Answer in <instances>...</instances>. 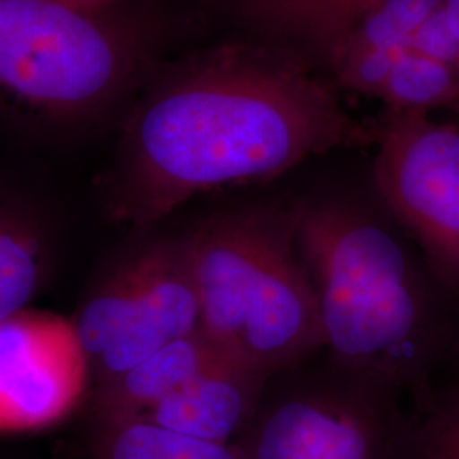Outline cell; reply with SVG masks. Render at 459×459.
Here are the masks:
<instances>
[{
  "label": "cell",
  "instance_id": "6da1fadb",
  "mask_svg": "<svg viewBox=\"0 0 459 459\" xmlns=\"http://www.w3.org/2000/svg\"><path fill=\"white\" fill-rule=\"evenodd\" d=\"M368 132L325 83L220 53L157 83L128 119L104 186L109 220L155 227L186 201L263 181Z\"/></svg>",
  "mask_w": 459,
  "mask_h": 459
},
{
  "label": "cell",
  "instance_id": "7a4b0ae2",
  "mask_svg": "<svg viewBox=\"0 0 459 459\" xmlns=\"http://www.w3.org/2000/svg\"><path fill=\"white\" fill-rule=\"evenodd\" d=\"M295 208L296 240L318 298L330 364L411 396L451 371L459 308L419 248L341 201Z\"/></svg>",
  "mask_w": 459,
  "mask_h": 459
},
{
  "label": "cell",
  "instance_id": "3957f363",
  "mask_svg": "<svg viewBox=\"0 0 459 459\" xmlns=\"http://www.w3.org/2000/svg\"><path fill=\"white\" fill-rule=\"evenodd\" d=\"M184 242L201 328L238 361L276 377L325 345L295 208L214 213L184 231Z\"/></svg>",
  "mask_w": 459,
  "mask_h": 459
},
{
  "label": "cell",
  "instance_id": "277c9868",
  "mask_svg": "<svg viewBox=\"0 0 459 459\" xmlns=\"http://www.w3.org/2000/svg\"><path fill=\"white\" fill-rule=\"evenodd\" d=\"M132 34L87 0H0V106L53 128L106 115L132 81Z\"/></svg>",
  "mask_w": 459,
  "mask_h": 459
},
{
  "label": "cell",
  "instance_id": "5b68a950",
  "mask_svg": "<svg viewBox=\"0 0 459 459\" xmlns=\"http://www.w3.org/2000/svg\"><path fill=\"white\" fill-rule=\"evenodd\" d=\"M136 233L99 263L70 325L94 388L201 327L184 233Z\"/></svg>",
  "mask_w": 459,
  "mask_h": 459
},
{
  "label": "cell",
  "instance_id": "8992f818",
  "mask_svg": "<svg viewBox=\"0 0 459 459\" xmlns=\"http://www.w3.org/2000/svg\"><path fill=\"white\" fill-rule=\"evenodd\" d=\"M402 396L335 366L301 385L274 390L269 381L235 443L248 459H405L411 409Z\"/></svg>",
  "mask_w": 459,
  "mask_h": 459
},
{
  "label": "cell",
  "instance_id": "52a82bcc",
  "mask_svg": "<svg viewBox=\"0 0 459 459\" xmlns=\"http://www.w3.org/2000/svg\"><path fill=\"white\" fill-rule=\"evenodd\" d=\"M377 143V191L459 308V123L388 109Z\"/></svg>",
  "mask_w": 459,
  "mask_h": 459
},
{
  "label": "cell",
  "instance_id": "ba28073f",
  "mask_svg": "<svg viewBox=\"0 0 459 459\" xmlns=\"http://www.w3.org/2000/svg\"><path fill=\"white\" fill-rule=\"evenodd\" d=\"M82 354L72 327L24 312L0 325V430H28L60 420L75 405Z\"/></svg>",
  "mask_w": 459,
  "mask_h": 459
},
{
  "label": "cell",
  "instance_id": "9c48e42d",
  "mask_svg": "<svg viewBox=\"0 0 459 459\" xmlns=\"http://www.w3.org/2000/svg\"><path fill=\"white\" fill-rule=\"evenodd\" d=\"M65 227L47 201L0 181V325L41 295L58 274Z\"/></svg>",
  "mask_w": 459,
  "mask_h": 459
},
{
  "label": "cell",
  "instance_id": "30bf717a",
  "mask_svg": "<svg viewBox=\"0 0 459 459\" xmlns=\"http://www.w3.org/2000/svg\"><path fill=\"white\" fill-rule=\"evenodd\" d=\"M273 377L244 362L230 361L136 419L210 443H235L254 419Z\"/></svg>",
  "mask_w": 459,
  "mask_h": 459
},
{
  "label": "cell",
  "instance_id": "8fae6325",
  "mask_svg": "<svg viewBox=\"0 0 459 459\" xmlns=\"http://www.w3.org/2000/svg\"><path fill=\"white\" fill-rule=\"evenodd\" d=\"M230 361L238 359L199 327L92 388V417L94 420L143 417L170 394Z\"/></svg>",
  "mask_w": 459,
  "mask_h": 459
},
{
  "label": "cell",
  "instance_id": "7c38bea8",
  "mask_svg": "<svg viewBox=\"0 0 459 459\" xmlns=\"http://www.w3.org/2000/svg\"><path fill=\"white\" fill-rule=\"evenodd\" d=\"M94 459H248L237 443L182 436L143 419L94 420Z\"/></svg>",
  "mask_w": 459,
  "mask_h": 459
},
{
  "label": "cell",
  "instance_id": "4fadbf2b",
  "mask_svg": "<svg viewBox=\"0 0 459 459\" xmlns=\"http://www.w3.org/2000/svg\"><path fill=\"white\" fill-rule=\"evenodd\" d=\"M377 98L390 109H432L451 108L459 113V72L453 66L405 49L396 60Z\"/></svg>",
  "mask_w": 459,
  "mask_h": 459
},
{
  "label": "cell",
  "instance_id": "5bb4252c",
  "mask_svg": "<svg viewBox=\"0 0 459 459\" xmlns=\"http://www.w3.org/2000/svg\"><path fill=\"white\" fill-rule=\"evenodd\" d=\"M405 459H459V377L411 403Z\"/></svg>",
  "mask_w": 459,
  "mask_h": 459
},
{
  "label": "cell",
  "instance_id": "9a60e30c",
  "mask_svg": "<svg viewBox=\"0 0 459 459\" xmlns=\"http://www.w3.org/2000/svg\"><path fill=\"white\" fill-rule=\"evenodd\" d=\"M446 0H381L362 14L330 48H409L419 28Z\"/></svg>",
  "mask_w": 459,
  "mask_h": 459
},
{
  "label": "cell",
  "instance_id": "2e32d148",
  "mask_svg": "<svg viewBox=\"0 0 459 459\" xmlns=\"http://www.w3.org/2000/svg\"><path fill=\"white\" fill-rule=\"evenodd\" d=\"M381 0H286L281 21L290 33L322 48L347 31Z\"/></svg>",
  "mask_w": 459,
  "mask_h": 459
},
{
  "label": "cell",
  "instance_id": "e0dca14e",
  "mask_svg": "<svg viewBox=\"0 0 459 459\" xmlns=\"http://www.w3.org/2000/svg\"><path fill=\"white\" fill-rule=\"evenodd\" d=\"M411 48L459 72V38L447 16L446 2L419 28Z\"/></svg>",
  "mask_w": 459,
  "mask_h": 459
},
{
  "label": "cell",
  "instance_id": "ac0fdd59",
  "mask_svg": "<svg viewBox=\"0 0 459 459\" xmlns=\"http://www.w3.org/2000/svg\"><path fill=\"white\" fill-rule=\"evenodd\" d=\"M446 11L459 38V0H446Z\"/></svg>",
  "mask_w": 459,
  "mask_h": 459
},
{
  "label": "cell",
  "instance_id": "d6986e66",
  "mask_svg": "<svg viewBox=\"0 0 459 459\" xmlns=\"http://www.w3.org/2000/svg\"><path fill=\"white\" fill-rule=\"evenodd\" d=\"M451 377H459V339L458 349H456V358H455L453 368H451Z\"/></svg>",
  "mask_w": 459,
  "mask_h": 459
},
{
  "label": "cell",
  "instance_id": "ffe728a7",
  "mask_svg": "<svg viewBox=\"0 0 459 459\" xmlns=\"http://www.w3.org/2000/svg\"><path fill=\"white\" fill-rule=\"evenodd\" d=\"M242 2H259V0H242Z\"/></svg>",
  "mask_w": 459,
  "mask_h": 459
}]
</instances>
